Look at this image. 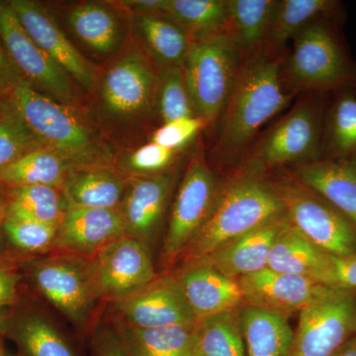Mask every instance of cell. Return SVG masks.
<instances>
[{
  "mask_svg": "<svg viewBox=\"0 0 356 356\" xmlns=\"http://www.w3.org/2000/svg\"><path fill=\"white\" fill-rule=\"evenodd\" d=\"M285 54L264 50L243 58L235 86L218 122L212 149L218 168L236 170L261 128L284 111L295 97L282 77Z\"/></svg>",
  "mask_w": 356,
  "mask_h": 356,
  "instance_id": "obj_1",
  "label": "cell"
},
{
  "mask_svg": "<svg viewBox=\"0 0 356 356\" xmlns=\"http://www.w3.org/2000/svg\"><path fill=\"white\" fill-rule=\"evenodd\" d=\"M284 206L268 175L238 168L220 186L209 217L179 261H203L218 248L284 213Z\"/></svg>",
  "mask_w": 356,
  "mask_h": 356,
  "instance_id": "obj_2",
  "label": "cell"
},
{
  "mask_svg": "<svg viewBox=\"0 0 356 356\" xmlns=\"http://www.w3.org/2000/svg\"><path fill=\"white\" fill-rule=\"evenodd\" d=\"M343 23L317 20L293 38L282 62V77L293 95L356 90V60L344 40Z\"/></svg>",
  "mask_w": 356,
  "mask_h": 356,
  "instance_id": "obj_3",
  "label": "cell"
},
{
  "mask_svg": "<svg viewBox=\"0 0 356 356\" xmlns=\"http://www.w3.org/2000/svg\"><path fill=\"white\" fill-rule=\"evenodd\" d=\"M332 95H301L284 116L254 140L240 166L268 175L276 168L320 159L325 115Z\"/></svg>",
  "mask_w": 356,
  "mask_h": 356,
  "instance_id": "obj_4",
  "label": "cell"
},
{
  "mask_svg": "<svg viewBox=\"0 0 356 356\" xmlns=\"http://www.w3.org/2000/svg\"><path fill=\"white\" fill-rule=\"evenodd\" d=\"M8 99L44 147L76 168L105 165L108 156L104 147L69 105L39 92L27 81L14 89Z\"/></svg>",
  "mask_w": 356,
  "mask_h": 356,
  "instance_id": "obj_5",
  "label": "cell"
},
{
  "mask_svg": "<svg viewBox=\"0 0 356 356\" xmlns=\"http://www.w3.org/2000/svg\"><path fill=\"white\" fill-rule=\"evenodd\" d=\"M242 58L227 33L192 40L182 65L196 116L218 124L240 72Z\"/></svg>",
  "mask_w": 356,
  "mask_h": 356,
  "instance_id": "obj_6",
  "label": "cell"
},
{
  "mask_svg": "<svg viewBox=\"0 0 356 356\" xmlns=\"http://www.w3.org/2000/svg\"><path fill=\"white\" fill-rule=\"evenodd\" d=\"M28 274L34 286L77 331L93 327L99 303L93 284L90 259L51 254L28 261Z\"/></svg>",
  "mask_w": 356,
  "mask_h": 356,
  "instance_id": "obj_7",
  "label": "cell"
},
{
  "mask_svg": "<svg viewBox=\"0 0 356 356\" xmlns=\"http://www.w3.org/2000/svg\"><path fill=\"white\" fill-rule=\"evenodd\" d=\"M290 224L325 254L356 252V225L343 212L293 177L271 178Z\"/></svg>",
  "mask_w": 356,
  "mask_h": 356,
  "instance_id": "obj_8",
  "label": "cell"
},
{
  "mask_svg": "<svg viewBox=\"0 0 356 356\" xmlns=\"http://www.w3.org/2000/svg\"><path fill=\"white\" fill-rule=\"evenodd\" d=\"M221 184L202 151L194 154L185 170L173 202L161 248L165 267L179 261L209 217Z\"/></svg>",
  "mask_w": 356,
  "mask_h": 356,
  "instance_id": "obj_9",
  "label": "cell"
},
{
  "mask_svg": "<svg viewBox=\"0 0 356 356\" xmlns=\"http://www.w3.org/2000/svg\"><path fill=\"white\" fill-rule=\"evenodd\" d=\"M299 313L289 356H332L356 336V290L330 288Z\"/></svg>",
  "mask_w": 356,
  "mask_h": 356,
  "instance_id": "obj_10",
  "label": "cell"
},
{
  "mask_svg": "<svg viewBox=\"0 0 356 356\" xmlns=\"http://www.w3.org/2000/svg\"><path fill=\"white\" fill-rule=\"evenodd\" d=\"M96 294L110 304L139 292L158 277L151 248L124 235L90 259Z\"/></svg>",
  "mask_w": 356,
  "mask_h": 356,
  "instance_id": "obj_11",
  "label": "cell"
},
{
  "mask_svg": "<svg viewBox=\"0 0 356 356\" xmlns=\"http://www.w3.org/2000/svg\"><path fill=\"white\" fill-rule=\"evenodd\" d=\"M0 39L33 88L63 104L76 102L72 77L30 38L7 1H0Z\"/></svg>",
  "mask_w": 356,
  "mask_h": 356,
  "instance_id": "obj_12",
  "label": "cell"
},
{
  "mask_svg": "<svg viewBox=\"0 0 356 356\" xmlns=\"http://www.w3.org/2000/svg\"><path fill=\"white\" fill-rule=\"evenodd\" d=\"M109 306L113 320L139 329L197 323L173 273L159 274L139 292Z\"/></svg>",
  "mask_w": 356,
  "mask_h": 356,
  "instance_id": "obj_13",
  "label": "cell"
},
{
  "mask_svg": "<svg viewBox=\"0 0 356 356\" xmlns=\"http://www.w3.org/2000/svg\"><path fill=\"white\" fill-rule=\"evenodd\" d=\"M20 24L30 38L84 89L92 90L95 67L67 39L41 3L33 0H8Z\"/></svg>",
  "mask_w": 356,
  "mask_h": 356,
  "instance_id": "obj_14",
  "label": "cell"
},
{
  "mask_svg": "<svg viewBox=\"0 0 356 356\" xmlns=\"http://www.w3.org/2000/svg\"><path fill=\"white\" fill-rule=\"evenodd\" d=\"M159 70L139 51H132L105 74L103 104L109 113L129 117L149 111L158 98Z\"/></svg>",
  "mask_w": 356,
  "mask_h": 356,
  "instance_id": "obj_15",
  "label": "cell"
},
{
  "mask_svg": "<svg viewBox=\"0 0 356 356\" xmlns=\"http://www.w3.org/2000/svg\"><path fill=\"white\" fill-rule=\"evenodd\" d=\"M177 175L173 170L133 177L119 210L125 224L126 235L133 236L152 250L165 217Z\"/></svg>",
  "mask_w": 356,
  "mask_h": 356,
  "instance_id": "obj_16",
  "label": "cell"
},
{
  "mask_svg": "<svg viewBox=\"0 0 356 356\" xmlns=\"http://www.w3.org/2000/svg\"><path fill=\"white\" fill-rule=\"evenodd\" d=\"M124 235L126 229L120 210L67 206L51 254L91 259Z\"/></svg>",
  "mask_w": 356,
  "mask_h": 356,
  "instance_id": "obj_17",
  "label": "cell"
},
{
  "mask_svg": "<svg viewBox=\"0 0 356 356\" xmlns=\"http://www.w3.org/2000/svg\"><path fill=\"white\" fill-rule=\"evenodd\" d=\"M236 280L242 291L243 305L285 316L299 312L331 288L312 278L280 273L268 267Z\"/></svg>",
  "mask_w": 356,
  "mask_h": 356,
  "instance_id": "obj_18",
  "label": "cell"
},
{
  "mask_svg": "<svg viewBox=\"0 0 356 356\" xmlns=\"http://www.w3.org/2000/svg\"><path fill=\"white\" fill-rule=\"evenodd\" d=\"M172 273L197 322L243 306L238 280L202 261L184 264Z\"/></svg>",
  "mask_w": 356,
  "mask_h": 356,
  "instance_id": "obj_19",
  "label": "cell"
},
{
  "mask_svg": "<svg viewBox=\"0 0 356 356\" xmlns=\"http://www.w3.org/2000/svg\"><path fill=\"white\" fill-rule=\"evenodd\" d=\"M288 222L286 213H282L259 228L218 248L201 261L234 280L257 273L268 266L273 243Z\"/></svg>",
  "mask_w": 356,
  "mask_h": 356,
  "instance_id": "obj_20",
  "label": "cell"
},
{
  "mask_svg": "<svg viewBox=\"0 0 356 356\" xmlns=\"http://www.w3.org/2000/svg\"><path fill=\"white\" fill-rule=\"evenodd\" d=\"M301 184L317 192L356 225V154L289 166Z\"/></svg>",
  "mask_w": 356,
  "mask_h": 356,
  "instance_id": "obj_21",
  "label": "cell"
},
{
  "mask_svg": "<svg viewBox=\"0 0 356 356\" xmlns=\"http://www.w3.org/2000/svg\"><path fill=\"white\" fill-rule=\"evenodd\" d=\"M128 182L107 165L76 166L67 172L62 191L67 206L119 209Z\"/></svg>",
  "mask_w": 356,
  "mask_h": 356,
  "instance_id": "obj_22",
  "label": "cell"
},
{
  "mask_svg": "<svg viewBox=\"0 0 356 356\" xmlns=\"http://www.w3.org/2000/svg\"><path fill=\"white\" fill-rule=\"evenodd\" d=\"M343 4L337 0H277L264 51L286 53L289 41L300 31L320 19L344 21Z\"/></svg>",
  "mask_w": 356,
  "mask_h": 356,
  "instance_id": "obj_23",
  "label": "cell"
},
{
  "mask_svg": "<svg viewBox=\"0 0 356 356\" xmlns=\"http://www.w3.org/2000/svg\"><path fill=\"white\" fill-rule=\"evenodd\" d=\"M113 327L130 356H193L197 350V323L139 329L113 320Z\"/></svg>",
  "mask_w": 356,
  "mask_h": 356,
  "instance_id": "obj_24",
  "label": "cell"
},
{
  "mask_svg": "<svg viewBox=\"0 0 356 356\" xmlns=\"http://www.w3.org/2000/svg\"><path fill=\"white\" fill-rule=\"evenodd\" d=\"M3 332L17 346L19 356H81L55 325L37 311L18 312L3 320Z\"/></svg>",
  "mask_w": 356,
  "mask_h": 356,
  "instance_id": "obj_25",
  "label": "cell"
},
{
  "mask_svg": "<svg viewBox=\"0 0 356 356\" xmlns=\"http://www.w3.org/2000/svg\"><path fill=\"white\" fill-rule=\"evenodd\" d=\"M238 318L248 356H289L294 332L287 316L243 305Z\"/></svg>",
  "mask_w": 356,
  "mask_h": 356,
  "instance_id": "obj_26",
  "label": "cell"
},
{
  "mask_svg": "<svg viewBox=\"0 0 356 356\" xmlns=\"http://www.w3.org/2000/svg\"><path fill=\"white\" fill-rule=\"evenodd\" d=\"M277 0H228L227 34L241 58L264 50Z\"/></svg>",
  "mask_w": 356,
  "mask_h": 356,
  "instance_id": "obj_27",
  "label": "cell"
},
{
  "mask_svg": "<svg viewBox=\"0 0 356 356\" xmlns=\"http://www.w3.org/2000/svg\"><path fill=\"white\" fill-rule=\"evenodd\" d=\"M329 261L330 254L316 247L288 222L273 243L267 267L320 282Z\"/></svg>",
  "mask_w": 356,
  "mask_h": 356,
  "instance_id": "obj_28",
  "label": "cell"
},
{
  "mask_svg": "<svg viewBox=\"0 0 356 356\" xmlns=\"http://www.w3.org/2000/svg\"><path fill=\"white\" fill-rule=\"evenodd\" d=\"M159 15L180 26L192 40L227 33L228 0H161Z\"/></svg>",
  "mask_w": 356,
  "mask_h": 356,
  "instance_id": "obj_29",
  "label": "cell"
},
{
  "mask_svg": "<svg viewBox=\"0 0 356 356\" xmlns=\"http://www.w3.org/2000/svg\"><path fill=\"white\" fill-rule=\"evenodd\" d=\"M356 154V90L332 93L323 128L321 159L348 158Z\"/></svg>",
  "mask_w": 356,
  "mask_h": 356,
  "instance_id": "obj_30",
  "label": "cell"
},
{
  "mask_svg": "<svg viewBox=\"0 0 356 356\" xmlns=\"http://www.w3.org/2000/svg\"><path fill=\"white\" fill-rule=\"evenodd\" d=\"M135 25L158 70L184 65L192 39L180 26L159 14H138Z\"/></svg>",
  "mask_w": 356,
  "mask_h": 356,
  "instance_id": "obj_31",
  "label": "cell"
},
{
  "mask_svg": "<svg viewBox=\"0 0 356 356\" xmlns=\"http://www.w3.org/2000/svg\"><path fill=\"white\" fill-rule=\"evenodd\" d=\"M76 168L48 147H40L21 156L0 172V184L7 187L44 186L62 188L65 178Z\"/></svg>",
  "mask_w": 356,
  "mask_h": 356,
  "instance_id": "obj_32",
  "label": "cell"
},
{
  "mask_svg": "<svg viewBox=\"0 0 356 356\" xmlns=\"http://www.w3.org/2000/svg\"><path fill=\"white\" fill-rule=\"evenodd\" d=\"M9 216L60 225L67 203L62 188L44 185L7 187Z\"/></svg>",
  "mask_w": 356,
  "mask_h": 356,
  "instance_id": "obj_33",
  "label": "cell"
},
{
  "mask_svg": "<svg viewBox=\"0 0 356 356\" xmlns=\"http://www.w3.org/2000/svg\"><path fill=\"white\" fill-rule=\"evenodd\" d=\"M69 23L76 36L96 53H112L120 44L118 21L102 4L84 3L76 6L70 11Z\"/></svg>",
  "mask_w": 356,
  "mask_h": 356,
  "instance_id": "obj_34",
  "label": "cell"
},
{
  "mask_svg": "<svg viewBox=\"0 0 356 356\" xmlns=\"http://www.w3.org/2000/svg\"><path fill=\"white\" fill-rule=\"evenodd\" d=\"M197 348L204 356H248L238 309L199 321Z\"/></svg>",
  "mask_w": 356,
  "mask_h": 356,
  "instance_id": "obj_35",
  "label": "cell"
},
{
  "mask_svg": "<svg viewBox=\"0 0 356 356\" xmlns=\"http://www.w3.org/2000/svg\"><path fill=\"white\" fill-rule=\"evenodd\" d=\"M46 147L8 98L0 102V172L24 154Z\"/></svg>",
  "mask_w": 356,
  "mask_h": 356,
  "instance_id": "obj_36",
  "label": "cell"
},
{
  "mask_svg": "<svg viewBox=\"0 0 356 356\" xmlns=\"http://www.w3.org/2000/svg\"><path fill=\"white\" fill-rule=\"evenodd\" d=\"M58 227L6 214L3 235L18 252L31 257H44L53 252Z\"/></svg>",
  "mask_w": 356,
  "mask_h": 356,
  "instance_id": "obj_37",
  "label": "cell"
},
{
  "mask_svg": "<svg viewBox=\"0 0 356 356\" xmlns=\"http://www.w3.org/2000/svg\"><path fill=\"white\" fill-rule=\"evenodd\" d=\"M158 103L163 123L195 117L182 65L159 69Z\"/></svg>",
  "mask_w": 356,
  "mask_h": 356,
  "instance_id": "obj_38",
  "label": "cell"
},
{
  "mask_svg": "<svg viewBox=\"0 0 356 356\" xmlns=\"http://www.w3.org/2000/svg\"><path fill=\"white\" fill-rule=\"evenodd\" d=\"M177 152L151 142L128 156L125 165L134 177H149L172 170Z\"/></svg>",
  "mask_w": 356,
  "mask_h": 356,
  "instance_id": "obj_39",
  "label": "cell"
},
{
  "mask_svg": "<svg viewBox=\"0 0 356 356\" xmlns=\"http://www.w3.org/2000/svg\"><path fill=\"white\" fill-rule=\"evenodd\" d=\"M209 127L201 117L181 119L163 123L152 136V142L178 152L195 139L204 129Z\"/></svg>",
  "mask_w": 356,
  "mask_h": 356,
  "instance_id": "obj_40",
  "label": "cell"
},
{
  "mask_svg": "<svg viewBox=\"0 0 356 356\" xmlns=\"http://www.w3.org/2000/svg\"><path fill=\"white\" fill-rule=\"evenodd\" d=\"M320 282L336 289L356 290V252L346 257L330 255Z\"/></svg>",
  "mask_w": 356,
  "mask_h": 356,
  "instance_id": "obj_41",
  "label": "cell"
},
{
  "mask_svg": "<svg viewBox=\"0 0 356 356\" xmlns=\"http://www.w3.org/2000/svg\"><path fill=\"white\" fill-rule=\"evenodd\" d=\"M91 356H130L124 348L120 337L111 327L96 329L91 341Z\"/></svg>",
  "mask_w": 356,
  "mask_h": 356,
  "instance_id": "obj_42",
  "label": "cell"
},
{
  "mask_svg": "<svg viewBox=\"0 0 356 356\" xmlns=\"http://www.w3.org/2000/svg\"><path fill=\"white\" fill-rule=\"evenodd\" d=\"M24 81L0 39V102L8 98L14 89Z\"/></svg>",
  "mask_w": 356,
  "mask_h": 356,
  "instance_id": "obj_43",
  "label": "cell"
},
{
  "mask_svg": "<svg viewBox=\"0 0 356 356\" xmlns=\"http://www.w3.org/2000/svg\"><path fill=\"white\" fill-rule=\"evenodd\" d=\"M20 280V273L13 266L0 262V310L17 301Z\"/></svg>",
  "mask_w": 356,
  "mask_h": 356,
  "instance_id": "obj_44",
  "label": "cell"
},
{
  "mask_svg": "<svg viewBox=\"0 0 356 356\" xmlns=\"http://www.w3.org/2000/svg\"><path fill=\"white\" fill-rule=\"evenodd\" d=\"M8 206V196H7V186L0 184V238L3 234V222L7 214Z\"/></svg>",
  "mask_w": 356,
  "mask_h": 356,
  "instance_id": "obj_45",
  "label": "cell"
},
{
  "mask_svg": "<svg viewBox=\"0 0 356 356\" xmlns=\"http://www.w3.org/2000/svg\"><path fill=\"white\" fill-rule=\"evenodd\" d=\"M332 356H356V336L343 344L339 350Z\"/></svg>",
  "mask_w": 356,
  "mask_h": 356,
  "instance_id": "obj_46",
  "label": "cell"
},
{
  "mask_svg": "<svg viewBox=\"0 0 356 356\" xmlns=\"http://www.w3.org/2000/svg\"><path fill=\"white\" fill-rule=\"evenodd\" d=\"M4 336L3 332V318H0V350H1V339L2 337Z\"/></svg>",
  "mask_w": 356,
  "mask_h": 356,
  "instance_id": "obj_47",
  "label": "cell"
},
{
  "mask_svg": "<svg viewBox=\"0 0 356 356\" xmlns=\"http://www.w3.org/2000/svg\"><path fill=\"white\" fill-rule=\"evenodd\" d=\"M193 356H204V355H202V353H200V351L198 350V348H197V350H196L195 355H194Z\"/></svg>",
  "mask_w": 356,
  "mask_h": 356,
  "instance_id": "obj_48",
  "label": "cell"
},
{
  "mask_svg": "<svg viewBox=\"0 0 356 356\" xmlns=\"http://www.w3.org/2000/svg\"><path fill=\"white\" fill-rule=\"evenodd\" d=\"M0 356H6L3 355V353H2V350H0Z\"/></svg>",
  "mask_w": 356,
  "mask_h": 356,
  "instance_id": "obj_49",
  "label": "cell"
}]
</instances>
